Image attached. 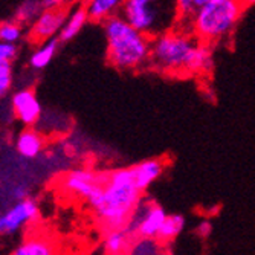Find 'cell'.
<instances>
[{"instance_id":"d6986e66","label":"cell","mask_w":255,"mask_h":255,"mask_svg":"<svg viewBox=\"0 0 255 255\" xmlns=\"http://www.w3.org/2000/svg\"><path fill=\"white\" fill-rule=\"evenodd\" d=\"M176 2V11H177V25L187 26L191 17L197 12L199 8H202L210 0H174Z\"/></svg>"},{"instance_id":"d4e9b609","label":"cell","mask_w":255,"mask_h":255,"mask_svg":"<svg viewBox=\"0 0 255 255\" xmlns=\"http://www.w3.org/2000/svg\"><path fill=\"white\" fill-rule=\"evenodd\" d=\"M197 233L202 237H208V236H210V233H211V225L208 223V222H202L199 225V228H197Z\"/></svg>"},{"instance_id":"30bf717a","label":"cell","mask_w":255,"mask_h":255,"mask_svg":"<svg viewBox=\"0 0 255 255\" xmlns=\"http://www.w3.org/2000/svg\"><path fill=\"white\" fill-rule=\"evenodd\" d=\"M165 168H167V162L165 159L160 157L145 159L142 162H139V164L130 167L136 187L142 193L147 191L150 188V185L164 174Z\"/></svg>"},{"instance_id":"7c38bea8","label":"cell","mask_w":255,"mask_h":255,"mask_svg":"<svg viewBox=\"0 0 255 255\" xmlns=\"http://www.w3.org/2000/svg\"><path fill=\"white\" fill-rule=\"evenodd\" d=\"M44 148V137L41 133L26 128L18 133L15 139V150L20 156L26 157V159H34L37 157Z\"/></svg>"},{"instance_id":"277c9868","label":"cell","mask_w":255,"mask_h":255,"mask_svg":"<svg viewBox=\"0 0 255 255\" xmlns=\"http://www.w3.org/2000/svg\"><path fill=\"white\" fill-rule=\"evenodd\" d=\"M245 9L242 0H210L197 9L185 28L200 41L216 46L236 32Z\"/></svg>"},{"instance_id":"484cf974","label":"cell","mask_w":255,"mask_h":255,"mask_svg":"<svg viewBox=\"0 0 255 255\" xmlns=\"http://www.w3.org/2000/svg\"><path fill=\"white\" fill-rule=\"evenodd\" d=\"M242 3H243L246 8H249V6H254V5H255V0H242Z\"/></svg>"},{"instance_id":"5b68a950","label":"cell","mask_w":255,"mask_h":255,"mask_svg":"<svg viewBox=\"0 0 255 255\" xmlns=\"http://www.w3.org/2000/svg\"><path fill=\"white\" fill-rule=\"evenodd\" d=\"M121 15L151 38L177 26L174 0H126Z\"/></svg>"},{"instance_id":"3957f363","label":"cell","mask_w":255,"mask_h":255,"mask_svg":"<svg viewBox=\"0 0 255 255\" xmlns=\"http://www.w3.org/2000/svg\"><path fill=\"white\" fill-rule=\"evenodd\" d=\"M141 197L142 191L136 187L130 167L107 171L103 197L94 210L106 233L126 228L141 203Z\"/></svg>"},{"instance_id":"5bb4252c","label":"cell","mask_w":255,"mask_h":255,"mask_svg":"<svg viewBox=\"0 0 255 255\" xmlns=\"http://www.w3.org/2000/svg\"><path fill=\"white\" fill-rule=\"evenodd\" d=\"M58 48H60L58 37L40 43L38 48L29 57V66L35 69V71H43V69H46L52 63V60L58 52Z\"/></svg>"},{"instance_id":"52a82bcc","label":"cell","mask_w":255,"mask_h":255,"mask_svg":"<svg viewBox=\"0 0 255 255\" xmlns=\"http://www.w3.org/2000/svg\"><path fill=\"white\" fill-rule=\"evenodd\" d=\"M38 216V205L29 197L17 200L11 208L0 216V234L11 236L35 220Z\"/></svg>"},{"instance_id":"9a60e30c","label":"cell","mask_w":255,"mask_h":255,"mask_svg":"<svg viewBox=\"0 0 255 255\" xmlns=\"http://www.w3.org/2000/svg\"><path fill=\"white\" fill-rule=\"evenodd\" d=\"M12 255H57L54 245L44 237H29L23 242Z\"/></svg>"},{"instance_id":"7a4b0ae2","label":"cell","mask_w":255,"mask_h":255,"mask_svg":"<svg viewBox=\"0 0 255 255\" xmlns=\"http://www.w3.org/2000/svg\"><path fill=\"white\" fill-rule=\"evenodd\" d=\"M107 63L121 72H134L150 66L151 37L136 29L121 15L103 23Z\"/></svg>"},{"instance_id":"ac0fdd59","label":"cell","mask_w":255,"mask_h":255,"mask_svg":"<svg viewBox=\"0 0 255 255\" xmlns=\"http://www.w3.org/2000/svg\"><path fill=\"white\" fill-rule=\"evenodd\" d=\"M183 228H185V217L180 214H170V216H167L164 225H162L156 240L170 242L182 233Z\"/></svg>"},{"instance_id":"44dd1931","label":"cell","mask_w":255,"mask_h":255,"mask_svg":"<svg viewBox=\"0 0 255 255\" xmlns=\"http://www.w3.org/2000/svg\"><path fill=\"white\" fill-rule=\"evenodd\" d=\"M14 86V69L11 63L0 61V100L5 98Z\"/></svg>"},{"instance_id":"cb8c5ba5","label":"cell","mask_w":255,"mask_h":255,"mask_svg":"<svg viewBox=\"0 0 255 255\" xmlns=\"http://www.w3.org/2000/svg\"><path fill=\"white\" fill-rule=\"evenodd\" d=\"M43 9H58L67 6L69 0H40Z\"/></svg>"},{"instance_id":"8992f818","label":"cell","mask_w":255,"mask_h":255,"mask_svg":"<svg viewBox=\"0 0 255 255\" xmlns=\"http://www.w3.org/2000/svg\"><path fill=\"white\" fill-rule=\"evenodd\" d=\"M107 171L98 173L87 168H75L61 179V188L71 196L86 200V203L95 210L103 197V187Z\"/></svg>"},{"instance_id":"4fadbf2b","label":"cell","mask_w":255,"mask_h":255,"mask_svg":"<svg viewBox=\"0 0 255 255\" xmlns=\"http://www.w3.org/2000/svg\"><path fill=\"white\" fill-rule=\"evenodd\" d=\"M126 0H89L84 5L89 20L104 23L107 18L121 14Z\"/></svg>"},{"instance_id":"603a6c76","label":"cell","mask_w":255,"mask_h":255,"mask_svg":"<svg viewBox=\"0 0 255 255\" xmlns=\"http://www.w3.org/2000/svg\"><path fill=\"white\" fill-rule=\"evenodd\" d=\"M17 55H18L17 43H9V41L0 40V61L12 64V61L17 58Z\"/></svg>"},{"instance_id":"9c48e42d","label":"cell","mask_w":255,"mask_h":255,"mask_svg":"<svg viewBox=\"0 0 255 255\" xmlns=\"http://www.w3.org/2000/svg\"><path fill=\"white\" fill-rule=\"evenodd\" d=\"M11 109L14 117L23 126H34L41 118V104L32 89H20L11 97Z\"/></svg>"},{"instance_id":"8fae6325","label":"cell","mask_w":255,"mask_h":255,"mask_svg":"<svg viewBox=\"0 0 255 255\" xmlns=\"http://www.w3.org/2000/svg\"><path fill=\"white\" fill-rule=\"evenodd\" d=\"M89 20L87 11L84 5H78L74 9H69L67 17L64 20V25L58 34V40L60 43H67V41H72L80 32L81 29L86 26V23Z\"/></svg>"},{"instance_id":"e0dca14e","label":"cell","mask_w":255,"mask_h":255,"mask_svg":"<svg viewBox=\"0 0 255 255\" xmlns=\"http://www.w3.org/2000/svg\"><path fill=\"white\" fill-rule=\"evenodd\" d=\"M41 11L43 6L40 0H21L14 11V20L21 23L23 26H29Z\"/></svg>"},{"instance_id":"ba28073f","label":"cell","mask_w":255,"mask_h":255,"mask_svg":"<svg viewBox=\"0 0 255 255\" xmlns=\"http://www.w3.org/2000/svg\"><path fill=\"white\" fill-rule=\"evenodd\" d=\"M67 6L58 8V9H43L40 15L29 25V38L40 44L46 40H51L58 37L64 20L67 17Z\"/></svg>"},{"instance_id":"6da1fadb","label":"cell","mask_w":255,"mask_h":255,"mask_svg":"<svg viewBox=\"0 0 255 255\" xmlns=\"http://www.w3.org/2000/svg\"><path fill=\"white\" fill-rule=\"evenodd\" d=\"M214 46L200 41L190 29L176 26L151 38L150 66L170 77L208 75L214 67Z\"/></svg>"},{"instance_id":"ffe728a7","label":"cell","mask_w":255,"mask_h":255,"mask_svg":"<svg viewBox=\"0 0 255 255\" xmlns=\"http://www.w3.org/2000/svg\"><path fill=\"white\" fill-rule=\"evenodd\" d=\"M25 34V28L17 20H3L0 21V40L9 41V43H18Z\"/></svg>"},{"instance_id":"2e32d148","label":"cell","mask_w":255,"mask_h":255,"mask_svg":"<svg viewBox=\"0 0 255 255\" xmlns=\"http://www.w3.org/2000/svg\"><path fill=\"white\" fill-rule=\"evenodd\" d=\"M106 234L107 236H106V242H104V249L109 255H123L127 251L130 236H131L127 226L121 228V229L109 231Z\"/></svg>"},{"instance_id":"4316f807","label":"cell","mask_w":255,"mask_h":255,"mask_svg":"<svg viewBox=\"0 0 255 255\" xmlns=\"http://www.w3.org/2000/svg\"><path fill=\"white\" fill-rule=\"evenodd\" d=\"M72 2H75V3H78V5H86L89 0H72Z\"/></svg>"},{"instance_id":"7402d4cb","label":"cell","mask_w":255,"mask_h":255,"mask_svg":"<svg viewBox=\"0 0 255 255\" xmlns=\"http://www.w3.org/2000/svg\"><path fill=\"white\" fill-rule=\"evenodd\" d=\"M130 255H167V254L159 251V248L156 246V239L141 237V240L133 246Z\"/></svg>"}]
</instances>
